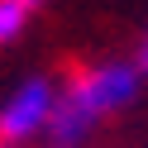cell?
Segmentation results:
<instances>
[{"instance_id":"3","label":"cell","mask_w":148,"mask_h":148,"mask_svg":"<svg viewBox=\"0 0 148 148\" xmlns=\"http://www.w3.org/2000/svg\"><path fill=\"white\" fill-rule=\"evenodd\" d=\"M24 19H29V10H24L19 0H0V43H10L24 29Z\"/></svg>"},{"instance_id":"2","label":"cell","mask_w":148,"mask_h":148,"mask_svg":"<svg viewBox=\"0 0 148 148\" xmlns=\"http://www.w3.org/2000/svg\"><path fill=\"white\" fill-rule=\"evenodd\" d=\"M53 105H58V91H53L43 77H38V81H24V86L0 105V138H5V143L34 138L38 129H48Z\"/></svg>"},{"instance_id":"5","label":"cell","mask_w":148,"mask_h":148,"mask_svg":"<svg viewBox=\"0 0 148 148\" xmlns=\"http://www.w3.org/2000/svg\"><path fill=\"white\" fill-rule=\"evenodd\" d=\"M143 72H148V38H143Z\"/></svg>"},{"instance_id":"4","label":"cell","mask_w":148,"mask_h":148,"mask_svg":"<svg viewBox=\"0 0 148 148\" xmlns=\"http://www.w3.org/2000/svg\"><path fill=\"white\" fill-rule=\"evenodd\" d=\"M19 5H24V10H38V5H43V0H19Z\"/></svg>"},{"instance_id":"1","label":"cell","mask_w":148,"mask_h":148,"mask_svg":"<svg viewBox=\"0 0 148 148\" xmlns=\"http://www.w3.org/2000/svg\"><path fill=\"white\" fill-rule=\"evenodd\" d=\"M134 96H138V67L134 62H105V67L86 72V77L72 81L58 96V105H53V119H48L53 148H77L100 115L129 105Z\"/></svg>"}]
</instances>
